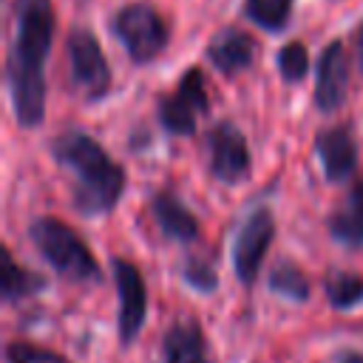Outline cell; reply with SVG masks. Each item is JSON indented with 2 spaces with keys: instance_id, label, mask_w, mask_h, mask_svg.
Returning <instances> with one entry per match:
<instances>
[{
  "instance_id": "obj_19",
  "label": "cell",
  "mask_w": 363,
  "mask_h": 363,
  "mask_svg": "<svg viewBox=\"0 0 363 363\" xmlns=\"http://www.w3.org/2000/svg\"><path fill=\"white\" fill-rule=\"evenodd\" d=\"M329 233L337 244L343 247H363V216L357 210H352L349 204H343L340 210H335L329 216Z\"/></svg>"
},
{
  "instance_id": "obj_2",
  "label": "cell",
  "mask_w": 363,
  "mask_h": 363,
  "mask_svg": "<svg viewBox=\"0 0 363 363\" xmlns=\"http://www.w3.org/2000/svg\"><path fill=\"white\" fill-rule=\"evenodd\" d=\"M51 156L74 173L71 201L82 216H105L119 204L125 170L96 139L82 130H62L51 139Z\"/></svg>"
},
{
  "instance_id": "obj_3",
  "label": "cell",
  "mask_w": 363,
  "mask_h": 363,
  "mask_svg": "<svg viewBox=\"0 0 363 363\" xmlns=\"http://www.w3.org/2000/svg\"><path fill=\"white\" fill-rule=\"evenodd\" d=\"M28 238L37 247V252L68 281L85 284L99 281V264L94 252L85 247V241L60 218L40 216L28 227Z\"/></svg>"
},
{
  "instance_id": "obj_11",
  "label": "cell",
  "mask_w": 363,
  "mask_h": 363,
  "mask_svg": "<svg viewBox=\"0 0 363 363\" xmlns=\"http://www.w3.org/2000/svg\"><path fill=\"white\" fill-rule=\"evenodd\" d=\"M315 153L329 182L346 179L357 167V142L349 128H329L315 136Z\"/></svg>"
},
{
  "instance_id": "obj_6",
  "label": "cell",
  "mask_w": 363,
  "mask_h": 363,
  "mask_svg": "<svg viewBox=\"0 0 363 363\" xmlns=\"http://www.w3.org/2000/svg\"><path fill=\"white\" fill-rule=\"evenodd\" d=\"M156 113L167 133H176V136L196 133L199 113H207V85H204L201 71L187 68L184 77L179 79V88L173 94L159 96Z\"/></svg>"
},
{
  "instance_id": "obj_13",
  "label": "cell",
  "mask_w": 363,
  "mask_h": 363,
  "mask_svg": "<svg viewBox=\"0 0 363 363\" xmlns=\"http://www.w3.org/2000/svg\"><path fill=\"white\" fill-rule=\"evenodd\" d=\"M162 363H207V343L193 318H182L164 332Z\"/></svg>"
},
{
  "instance_id": "obj_20",
  "label": "cell",
  "mask_w": 363,
  "mask_h": 363,
  "mask_svg": "<svg viewBox=\"0 0 363 363\" xmlns=\"http://www.w3.org/2000/svg\"><path fill=\"white\" fill-rule=\"evenodd\" d=\"M278 71L284 77V82H301L309 71V51L303 43H286L278 51Z\"/></svg>"
},
{
  "instance_id": "obj_23",
  "label": "cell",
  "mask_w": 363,
  "mask_h": 363,
  "mask_svg": "<svg viewBox=\"0 0 363 363\" xmlns=\"http://www.w3.org/2000/svg\"><path fill=\"white\" fill-rule=\"evenodd\" d=\"M346 204L363 216V182H357V184L349 190V199H346Z\"/></svg>"
},
{
  "instance_id": "obj_24",
  "label": "cell",
  "mask_w": 363,
  "mask_h": 363,
  "mask_svg": "<svg viewBox=\"0 0 363 363\" xmlns=\"http://www.w3.org/2000/svg\"><path fill=\"white\" fill-rule=\"evenodd\" d=\"M335 363H363V354L360 352H352V349H343V352H337Z\"/></svg>"
},
{
  "instance_id": "obj_14",
  "label": "cell",
  "mask_w": 363,
  "mask_h": 363,
  "mask_svg": "<svg viewBox=\"0 0 363 363\" xmlns=\"http://www.w3.org/2000/svg\"><path fill=\"white\" fill-rule=\"evenodd\" d=\"M150 213H153L156 227L167 238H173V241H193V238H199V221H196V216L176 196H170V193H153Z\"/></svg>"
},
{
  "instance_id": "obj_9",
  "label": "cell",
  "mask_w": 363,
  "mask_h": 363,
  "mask_svg": "<svg viewBox=\"0 0 363 363\" xmlns=\"http://www.w3.org/2000/svg\"><path fill=\"white\" fill-rule=\"evenodd\" d=\"M210 173L224 184H238L250 173V147L233 122H218L207 130Z\"/></svg>"
},
{
  "instance_id": "obj_7",
  "label": "cell",
  "mask_w": 363,
  "mask_h": 363,
  "mask_svg": "<svg viewBox=\"0 0 363 363\" xmlns=\"http://www.w3.org/2000/svg\"><path fill=\"white\" fill-rule=\"evenodd\" d=\"M111 272H113V284H116V295H119V315H116L119 343L130 346L139 337V332L145 326V315H147L145 278H142L139 267L130 264L128 258H113Z\"/></svg>"
},
{
  "instance_id": "obj_21",
  "label": "cell",
  "mask_w": 363,
  "mask_h": 363,
  "mask_svg": "<svg viewBox=\"0 0 363 363\" xmlns=\"http://www.w3.org/2000/svg\"><path fill=\"white\" fill-rule=\"evenodd\" d=\"M6 363H71V360L28 340H11L6 346Z\"/></svg>"
},
{
  "instance_id": "obj_18",
  "label": "cell",
  "mask_w": 363,
  "mask_h": 363,
  "mask_svg": "<svg viewBox=\"0 0 363 363\" xmlns=\"http://www.w3.org/2000/svg\"><path fill=\"white\" fill-rule=\"evenodd\" d=\"M323 289L335 309H352L363 301V278L354 272H332Z\"/></svg>"
},
{
  "instance_id": "obj_15",
  "label": "cell",
  "mask_w": 363,
  "mask_h": 363,
  "mask_svg": "<svg viewBox=\"0 0 363 363\" xmlns=\"http://www.w3.org/2000/svg\"><path fill=\"white\" fill-rule=\"evenodd\" d=\"M45 289V281L26 269V267H17L11 252L3 250V281H0V292H3V301L6 303H14V301H23V298H31L37 292Z\"/></svg>"
},
{
  "instance_id": "obj_4",
  "label": "cell",
  "mask_w": 363,
  "mask_h": 363,
  "mask_svg": "<svg viewBox=\"0 0 363 363\" xmlns=\"http://www.w3.org/2000/svg\"><path fill=\"white\" fill-rule=\"evenodd\" d=\"M111 28H113L116 40L125 45L130 62H136V65L153 62L167 45V26H164L162 14L150 3H128V6H122L113 14Z\"/></svg>"
},
{
  "instance_id": "obj_12",
  "label": "cell",
  "mask_w": 363,
  "mask_h": 363,
  "mask_svg": "<svg viewBox=\"0 0 363 363\" xmlns=\"http://www.w3.org/2000/svg\"><path fill=\"white\" fill-rule=\"evenodd\" d=\"M252 54H255V43L250 40V34L238 31V28H224L218 31L210 45H207V57L210 62L224 74V77H235L244 68L252 65Z\"/></svg>"
},
{
  "instance_id": "obj_16",
  "label": "cell",
  "mask_w": 363,
  "mask_h": 363,
  "mask_svg": "<svg viewBox=\"0 0 363 363\" xmlns=\"http://www.w3.org/2000/svg\"><path fill=\"white\" fill-rule=\"evenodd\" d=\"M292 0H244V14L264 31H281L289 23Z\"/></svg>"
},
{
  "instance_id": "obj_22",
  "label": "cell",
  "mask_w": 363,
  "mask_h": 363,
  "mask_svg": "<svg viewBox=\"0 0 363 363\" xmlns=\"http://www.w3.org/2000/svg\"><path fill=\"white\" fill-rule=\"evenodd\" d=\"M182 278H184L193 289H199V292H213V289H216V284H218L216 269H213L210 264H204V261H196V258H190V261L184 264Z\"/></svg>"
},
{
  "instance_id": "obj_5",
  "label": "cell",
  "mask_w": 363,
  "mask_h": 363,
  "mask_svg": "<svg viewBox=\"0 0 363 363\" xmlns=\"http://www.w3.org/2000/svg\"><path fill=\"white\" fill-rule=\"evenodd\" d=\"M71 82L85 94V99H99L111 88V68L102 54L99 40L88 28H74L65 43Z\"/></svg>"
},
{
  "instance_id": "obj_8",
  "label": "cell",
  "mask_w": 363,
  "mask_h": 363,
  "mask_svg": "<svg viewBox=\"0 0 363 363\" xmlns=\"http://www.w3.org/2000/svg\"><path fill=\"white\" fill-rule=\"evenodd\" d=\"M272 235H275V218L269 210H255L241 224L233 241V269L244 286H252V281L258 278V269L272 244Z\"/></svg>"
},
{
  "instance_id": "obj_17",
  "label": "cell",
  "mask_w": 363,
  "mask_h": 363,
  "mask_svg": "<svg viewBox=\"0 0 363 363\" xmlns=\"http://www.w3.org/2000/svg\"><path fill=\"white\" fill-rule=\"evenodd\" d=\"M269 289L286 301H306L309 298V278L289 261H281L272 272H269Z\"/></svg>"
},
{
  "instance_id": "obj_25",
  "label": "cell",
  "mask_w": 363,
  "mask_h": 363,
  "mask_svg": "<svg viewBox=\"0 0 363 363\" xmlns=\"http://www.w3.org/2000/svg\"><path fill=\"white\" fill-rule=\"evenodd\" d=\"M357 57H360V68H363V26L357 28Z\"/></svg>"
},
{
  "instance_id": "obj_1",
  "label": "cell",
  "mask_w": 363,
  "mask_h": 363,
  "mask_svg": "<svg viewBox=\"0 0 363 363\" xmlns=\"http://www.w3.org/2000/svg\"><path fill=\"white\" fill-rule=\"evenodd\" d=\"M51 0H14V34L6 57V82L14 116L23 128H37L45 113L43 65L54 40Z\"/></svg>"
},
{
  "instance_id": "obj_10",
  "label": "cell",
  "mask_w": 363,
  "mask_h": 363,
  "mask_svg": "<svg viewBox=\"0 0 363 363\" xmlns=\"http://www.w3.org/2000/svg\"><path fill=\"white\" fill-rule=\"evenodd\" d=\"M349 88V60L340 40L329 43L318 57V79H315V108L332 113L343 105Z\"/></svg>"
}]
</instances>
